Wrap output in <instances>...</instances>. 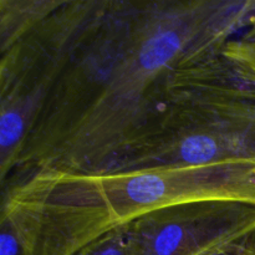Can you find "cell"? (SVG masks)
I'll return each instance as SVG.
<instances>
[{
    "mask_svg": "<svg viewBox=\"0 0 255 255\" xmlns=\"http://www.w3.org/2000/svg\"><path fill=\"white\" fill-rule=\"evenodd\" d=\"M223 52L255 81V29L247 30L224 45Z\"/></svg>",
    "mask_w": 255,
    "mask_h": 255,
    "instance_id": "obj_6",
    "label": "cell"
},
{
    "mask_svg": "<svg viewBox=\"0 0 255 255\" xmlns=\"http://www.w3.org/2000/svg\"><path fill=\"white\" fill-rule=\"evenodd\" d=\"M74 255H128L125 228L121 227L104 234Z\"/></svg>",
    "mask_w": 255,
    "mask_h": 255,
    "instance_id": "obj_7",
    "label": "cell"
},
{
    "mask_svg": "<svg viewBox=\"0 0 255 255\" xmlns=\"http://www.w3.org/2000/svg\"><path fill=\"white\" fill-rule=\"evenodd\" d=\"M255 163V81L223 49L179 69L147 124L94 173Z\"/></svg>",
    "mask_w": 255,
    "mask_h": 255,
    "instance_id": "obj_3",
    "label": "cell"
},
{
    "mask_svg": "<svg viewBox=\"0 0 255 255\" xmlns=\"http://www.w3.org/2000/svg\"><path fill=\"white\" fill-rule=\"evenodd\" d=\"M124 228L128 255H227L255 233V204L186 202L138 217Z\"/></svg>",
    "mask_w": 255,
    "mask_h": 255,
    "instance_id": "obj_4",
    "label": "cell"
},
{
    "mask_svg": "<svg viewBox=\"0 0 255 255\" xmlns=\"http://www.w3.org/2000/svg\"><path fill=\"white\" fill-rule=\"evenodd\" d=\"M64 0H0V51L49 16Z\"/></svg>",
    "mask_w": 255,
    "mask_h": 255,
    "instance_id": "obj_5",
    "label": "cell"
},
{
    "mask_svg": "<svg viewBox=\"0 0 255 255\" xmlns=\"http://www.w3.org/2000/svg\"><path fill=\"white\" fill-rule=\"evenodd\" d=\"M249 0H64L1 52L0 124L26 132L2 188L94 173L156 114L173 75L246 29Z\"/></svg>",
    "mask_w": 255,
    "mask_h": 255,
    "instance_id": "obj_1",
    "label": "cell"
},
{
    "mask_svg": "<svg viewBox=\"0 0 255 255\" xmlns=\"http://www.w3.org/2000/svg\"><path fill=\"white\" fill-rule=\"evenodd\" d=\"M202 199L255 204V163L119 173L40 172L2 188L0 222L15 232L22 255H74L138 217Z\"/></svg>",
    "mask_w": 255,
    "mask_h": 255,
    "instance_id": "obj_2",
    "label": "cell"
},
{
    "mask_svg": "<svg viewBox=\"0 0 255 255\" xmlns=\"http://www.w3.org/2000/svg\"><path fill=\"white\" fill-rule=\"evenodd\" d=\"M228 255H233V254H228Z\"/></svg>",
    "mask_w": 255,
    "mask_h": 255,
    "instance_id": "obj_9",
    "label": "cell"
},
{
    "mask_svg": "<svg viewBox=\"0 0 255 255\" xmlns=\"http://www.w3.org/2000/svg\"><path fill=\"white\" fill-rule=\"evenodd\" d=\"M236 255H255V233L252 234L243 244L238 247L234 252Z\"/></svg>",
    "mask_w": 255,
    "mask_h": 255,
    "instance_id": "obj_8",
    "label": "cell"
}]
</instances>
